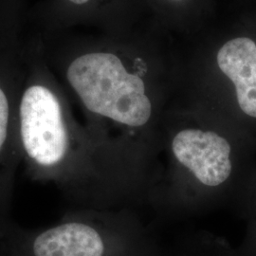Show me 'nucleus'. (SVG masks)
<instances>
[{
    "label": "nucleus",
    "mask_w": 256,
    "mask_h": 256,
    "mask_svg": "<svg viewBox=\"0 0 256 256\" xmlns=\"http://www.w3.org/2000/svg\"><path fill=\"white\" fill-rule=\"evenodd\" d=\"M0 256H6V254H3V252H0Z\"/></svg>",
    "instance_id": "nucleus-11"
},
{
    "label": "nucleus",
    "mask_w": 256,
    "mask_h": 256,
    "mask_svg": "<svg viewBox=\"0 0 256 256\" xmlns=\"http://www.w3.org/2000/svg\"><path fill=\"white\" fill-rule=\"evenodd\" d=\"M18 118L26 174L54 185L70 208L147 205L151 180L118 149L76 122L54 88L30 84L19 98Z\"/></svg>",
    "instance_id": "nucleus-3"
},
{
    "label": "nucleus",
    "mask_w": 256,
    "mask_h": 256,
    "mask_svg": "<svg viewBox=\"0 0 256 256\" xmlns=\"http://www.w3.org/2000/svg\"><path fill=\"white\" fill-rule=\"evenodd\" d=\"M0 84V238L12 222L10 210L16 176L22 164L18 110Z\"/></svg>",
    "instance_id": "nucleus-6"
},
{
    "label": "nucleus",
    "mask_w": 256,
    "mask_h": 256,
    "mask_svg": "<svg viewBox=\"0 0 256 256\" xmlns=\"http://www.w3.org/2000/svg\"><path fill=\"white\" fill-rule=\"evenodd\" d=\"M142 3L158 26L188 34L204 27L214 9V0H142Z\"/></svg>",
    "instance_id": "nucleus-7"
},
{
    "label": "nucleus",
    "mask_w": 256,
    "mask_h": 256,
    "mask_svg": "<svg viewBox=\"0 0 256 256\" xmlns=\"http://www.w3.org/2000/svg\"><path fill=\"white\" fill-rule=\"evenodd\" d=\"M248 220L246 236L242 244L236 250L234 248V256H256V205L252 214Z\"/></svg>",
    "instance_id": "nucleus-9"
},
{
    "label": "nucleus",
    "mask_w": 256,
    "mask_h": 256,
    "mask_svg": "<svg viewBox=\"0 0 256 256\" xmlns=\"http://www.w3.org/2000/svg\"><path fill=\"white\" fill-rule=\"evenodd\" d=\"M162 171L148 204L158 218L230 209L248 220L256 205V140L203 102L178 94L165 111Z\"/></svg>",
    "instance_id": "nucleus-1"
},
{
    "label": "nucleus",
    "mask_w": 256,
    "mask_h": 256,
    "mask_svg": "<svg viewBox=\"0 0 256 256\" xmlns=\"http://www.w3.org/2000/svg\"><path fill=\"white\" fill-rule=\"evenodd\" d=\"M162 250L134 208H70L42 229L12 221L0 238L7 256H162Z\"/></svg>",
    "instance_id": "nucleus-4"
},
{
    "label": "nucleus",
    "mask_w": 256,
    "mask_h": 256,
    "mask_svg": "<svg viewBox=\"0 0 256 256\" xmlns=\"http://www.w3.org/2000/svg\"><path fill=\"white\" fill-rule=\"evenodd\" d=\"M162 256H234V248L222 238L200 232L180 238Z\"/></svg>",
    "instance_id": "nucleus-8"
},
{
    "label": "nucleus",
    "mask_w": 256,
    "mask_h": 256,
    "mask_svg": "<svg viewBox=\"0 0 256 256\" xmlns=\"http://www.w3.org/2000/svg\"><path fill=\"white\" fill-rule=\"evenodd\" d=\"M72 4H74L75 6H78V7H84V6H86L88 5L90 3H92L93 0H68Z\"/></svg>",
    "instance_id": "nucleus-10"
},
{
    "label": "nucleus",
    "mask_w": 256,
    "mask_h": 256,
    "mask_svg": "<svg viewBox=\"0 0 256 256\" xmlns=\"http://www.w3.org/2000/svg\"><path fill=\"white\" fill-rule=\"evenodd\" d=\"M155 37L137 30L124 54L79 55L68 66L66 78L90 115L92 133L156 182L162 122L178 90L182 64Z\"/></svg>",
    "instance_id": "nucleus-2"
},
{
    "label": "nucleus",
    "mask_w": 256,
    "mask_h": 256,
    "mask_svg": "<svg viewBox=\"0 0 256 256\" xmlns=\"http://www.w3.org/2000/svg\"><path fill=\"white\" fill-rule=\"evenodd\" d=\"M178 93L220 113L232 99L236 124L239 115L241 128L256 140V42L248 36L232 37L218 44L210 41L189 64H182Z\"/></svg>",
    "instance_id": "nucleus-5"
}]
</instances>
